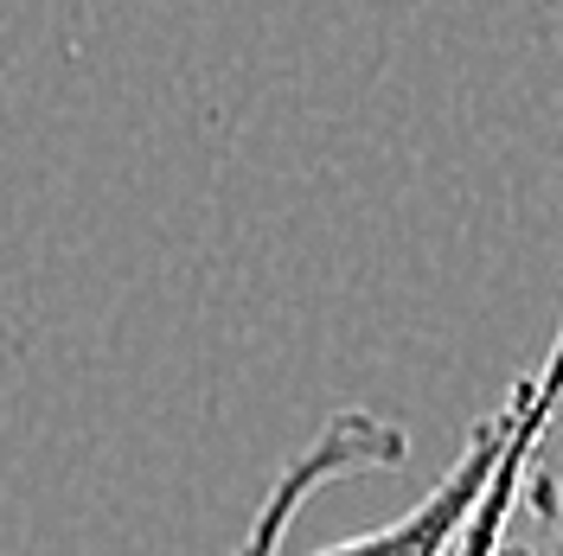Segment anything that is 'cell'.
<instances>
[{
  "label": "cell",
  "mask_w": 563,
  "mask_h": 556,
  "mask_svg": "<svg viewBox=\"0 0 563 556\" xmlns=\"http://www.w3.org/2000/svg\"><path fill=\"white\" fill-rule=\"evenodd\" d=\"M558 403H563V346H558V358H551L538 378L519 383L493 416L474 422V435H467V448L455 454V467L422 492L410 512H397V519L378 524V531L340 537V544H327V551H314V556H455L461 531L481 512L487 487L499 480L506 454L526 442V429L558 416Z\"/></svg>",
  "instance_id": "6da1fadb"
},
{
  "label": "cell",
  "mask_w": 563,
  "mask_h": 556,
  "mask_svg": "<svg viewBox=\"0 0 563 556\" xmlns=\"http://www.w3.org/2000/svg\"><path fill=\"white\" fill-rule=\"evenodd\" d=\"M404 460H410V429L404 422L378 416V410H333L314 429V442L295 454L269 480V492L256 499V512H250L231 556H282L288 531L308 512L314 492H327L333 480H352V474H390Z\"/></svg>",
  "instance_id": "7a4b0ae2"
}]
</instances>
